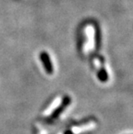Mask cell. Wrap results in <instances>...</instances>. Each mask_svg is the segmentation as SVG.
I'll list each match as a JSON object with an SVG mask.
<instances>
[{"label":"cell","instance_id":"cell-2","mask_svg":"<svg viewBox=\"0 0 133 134\" xmlns=\"http://www.w3.org/2000/svg\"><path fill=\"white\" fill-rule=\"evenodd\" d=\"M90 66L97 80L101 83H106L109 81V73L107 70L106 60L104 56L100 55V53L95 54L89 59Z\"/></svg>","mask_w":133,"mask_h":134},{"label":"cell","instance_id":"cell-3","mask_svg":"<svg viewBox=\"0 0 133 134\" xmlns=\"http://www.w3.org/2000/svg\"><path fill=\"white\" fill-rule=\"evenodd\" d=\"M39 60L42 66V68L48 75H52L55 73V67H54L51 56L47 51L42 50L39 53Z\"/></svg>","mask_w":133,"mask_h":134},{"label":"cell","instance_id":"cell-1","mask_svg":"<svg viewBox=\"0 0 133 134\" xmlns=\"http://www.w3.org/2000/svg\"><path fill=\"white\" fill-rule=\"evenodd\" d=\"M76 46L82 59H89L99 53L101 46V31L95 20H84L79 25L76 34Z\"/></svg>","mask_w":133,"mask_h":134}]
</instances>
